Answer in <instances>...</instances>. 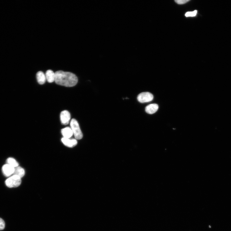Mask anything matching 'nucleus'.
<instances>
[{
  "label": "nucleus",
  "instance_id": "obj_1",
  "mask_svg": "<svg viewBox=\"0 0 231 231\" xmlns=\"http://www.w3.org/2000/svg\"><path fill=\"white\" fill-rule=\"evenodd\" d=\"M55 82L58 84L66 87H74L78 82L76 76L70 72L58 71L55 73Z\"/></svg>",
  "mask_w": 231,
  "mask_h": 231
},
{
  "label": "nucleus",
  "instance_id": "obj_2",
  "mask_svg": "<svg viewBox=\"0 0 231 231\" xmlns=\"http://www.w3.org/2000/svg\"><path fill=\"white\" fill-rule=\"evenodd\" d=\"M71 128L76 139L80 140L83 137L82 133L81 130L77 121L72 119L70 123Z\"/></svg>",
  "mask_w": 231,
  "mask_h": 231
},
{
  "label": "nucleus",
  "instance_id": "obj_3",
  "mask_svg": "<svg viewBox=\"0 0 231 231\" xmlns=\"http://www.w3.org/2000/svg\"><path fill=\"white\" fill-rule=\"evenodd\" d=\"M21 183V178L16 175H13L10 177L5 181L6 186L9 188L18 187L20 185Z\"/></svg>",
  "mask_w": 231,
  "mask_h": 231
},
{
  "label": "nucleus",
  "instance_id": "obj_4",
  "mask_svg": "<svg viewBox=\"0 0 231 231\" xmlns=\"http://www.w3.org/2000/svg\"><path fill=\"white\" fill-rule=\"evenodd\" d=\"M153 99V95L151 93L148 92L142 93L139 94L137 97L138 101L142 103L151 102Z\"/></svg>",
  "mask_w": 231,
  "mask_h": 231
},
{
  "label": "nucleus",
  "instance_id": "obj_5",
  "mask_svg": "<svg viewBox=\"0 0 231 231\" xmlns=\"http://www.w3.org/2000/svg\"><path fill=\"white\" fill-rule=\"evenodd\" d=\"M60 118L62 124L64 125H67L69 123L71 115L68 111H64L61 113Z\"/></svg>",
  "mask_w": 231,
  "mask_h": 231
},
{
  "label": "nucleus",
  "instance_id": "obj_6",
  "mask_svg": "<svg viewBox=\"0 0 231 231\" xmlns=\"http://www.w3.org/2000/svg\"><path fill=\"white\" fill-rule=\"evenodd\" d=\"M14 170V168L7 164L4 165L2 167L3 173L6 177H9L13 174Z\"/></svg>",
  "mask_w": 231,
  "mask_h": 231
},
{
  "label": "nucleus",
  "instance_id": "obj_7",
  "mask_svg": "<svg viewBox=\"0 0 231 231\" xmlns=\"http://www.w3.org/2000/svg\"><path fill=\"white\" fill-rule=\"evenodd\" d=\"M62 141L66 147L69 148L74 147L78 143L77 140L74 139H70L63 138L62 139Z\"/></svg>",
  "mask_w": 231,
  "mask_h": 231
},
{
  "label": "nucleus",
  "instance_id": "obj_8",
  "mask_svg": "<svg viewBox=\"0 0 231 231\" xmlns=\"http://www.w3.org/2000/svg\"><path fill=\"white\" fill-rule=\"evenodd\" d=\"M159 106L156 104H150L145 108V111L148 113L152 114L155 113L158 109Z\"/></svg>",
  "mask_w": 231,
  "mask_h": 231
},
{
  "label": "nucleus",
  "instance_id": "obj_9",
  "mask_svg": "<svg viewBox=\"0 0 231 231\" xmlns=\"http://www.w3.org/2000/svg\"><path fill=\"white\" fill-rule=\"evenodd\" d=\"M46 79L49 83H51L55 81V74L52 70H48L45 74Z\"/></svg>",
  "mask_w": 231,
  "mask_h": 231
},
{
  "label": "nucleus",
  "instance_id": "obj_10",
  "mask_svg": "<svg viewBox=\"0 0 231 231\" xmlns=\"http://www.w3.org/2000/svg\"><path fill=\"white\" fill-rule=\"evenodd\" d=\"M62 133L63 138H70L73 135V131L71 128L66 127L62 130Z\"/></svg>",
  "mask_w": 231,
  "mask_h": 231
},
{
  "label": "nucleus",
  "instance_id": "obj_11",
  "mask_svg": "<svg viewBox=\"0 0 231 231\" xmlns=\"http://www.w3.org/2000/svg\"><path fill=\"white\" fill-rule=\"evenodd\" d=\"M36 78L38 83L40 84H44L46 80L45 75L41 71L38 72Z\"/></svg>",
  "mask_w": 231,
  "mask_h": 231
},
{
  "label": "nucleus",
  "instance_id": "obj_12",
  "mask_svg": "<svg viewBox=\"0 0 231 231\" xmlns=\"http://www.w3.org/2000/svg\"><path fill=\"white\" fill-rule=\"evenodd\" d=\"M13 175L18 176L20 178H22L25 175V170L22 168L18 166L15 168Z\"/></svg>",
  "mask_w": 231,
  "mask_h": 231
},
{
  "label": "nucleus",
  "instance_id": "obj_13",
  "mask_svg": "<svg viewBox=\"0 0 231 231\" xmlns=\"http://www.w3.org/2000/svg\"><path fill=\"white\" fill-rule=\"evenodd\" d=\"M7 163L15 168L19 166V164L16 160L13 158H9L7 160Z\"/></svg>",
  "mask_w": 231,
  "mask_h": 231
},
{
  "label": "nucleus",
  "instance_id": "obj_14",
  "mask_svg": "<svg viewBox=\"0 0 231 231\" xmlns=\"http://www.w3.org/2000/svg\"><path fill=\"white\" fill-rule=\"evenodd\" d=\"M197 11L196 10L193 12H187L185 14V16L187 17H194L196 16L197 13Z\"/></svg>",
  "mask_w": 231,
  "mask_h": 231
},
{
  "label": "nucleus",
  "instance_id": "obj_15",
  "mask_svg": "<svg viewBox=\"0 0 231 231\" xmlns=\"http://www.w3.org/2000/svg\"><path fill=\"white\" fill-rule=\"evenodd\" d=\"M175 2L179 5H182L190 1L189 0H176Z\"/></svg>",
  "mask_w": 231,
  "mask_h": 231
},
{
  "label": "nucleus",
  "instance_id": "obj_16",
  "mask_svg": "<svg viewBox=\"0 0 231 231\" xmlns=\"http://www.w3.org/2000/svg\"><path fill=\"white\" fill-rule=\"evenodd\" d=\"M5 223L2 218H0V230H3L5 228Z\"/></svg>",
  "mask_w": 231,
  "mask_h": 231
}]
</instances>
